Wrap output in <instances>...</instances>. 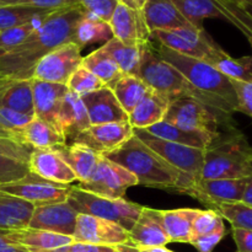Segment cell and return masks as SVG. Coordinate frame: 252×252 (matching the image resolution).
I'll list each match as a JSON object with an SVG mask.
<instances>
[{
  "label": "cell",
  "mask_w": 252,
  "mask_h": 252,
  "mask_svg": "<svg viewBox=\"0 0 252 252\" xmlns=\"http://www.w3.org/2000/svg\"><path fill=\"white\" fill-rule=\"evenodd\" d=\"M85 11L80 5L56 10L43 20L24 43L6 52L12 79H32L37 62L53 49L74 43V34Z\"/></svg>",
  "instance_id": "obj_1"
},
{
  "label": "cell",
  "mask_w": 252,
  "mask_h": 252,
  "mask_svg": "<svg viewBox=\"0 0 252 252\" xmlns=\"http://www.w3.org/2000/svg\"><path fill=\"white\" fill-rule=\"evenodd\" d=\"M103 157L134 175L140 186L171 189L186 194L193 186L179 170L134 134L115 150L103 154Z\"/></svg>",
  "instance_id": "obj_2"
},
{
  "label": "cell",
  "mask_w": 252,
  "mask_h": 252,
  "mask_svg": "<svg viewBox=\"0 0 252 252\" xmlns=\"http://www.w3.org/2000/svg\"><path fill=\"white\" fill-rule=\"evenodd\" d=\"M138 76L153 90L166 96L169 101L179 97L192 98L216 112L233 117L234 112L228 106L199 91L176 68L162 61L155 52L152 39L142 46Z\"/></svg>",
  "instance_id": "obj_3"
},
{
  "label": "cell",
  "mask_w": 252,
  "mask_h": 252,
  "mask_svg": "<svg viewBox=\"0 0 252 252\" xmlns=\"http://www.w3.org/2000/svg\"><path fill=\"white\" fill-rule=\"evenodd\" d=\"M252 177V145L238 128L221 132L204 150L201 179Z\"/></svg>",
  "instance_id": "obj_4"
},
{
  "label": "cell",
  "mask_w": 252,
  "mask_h": 252,
  "mask_svg": "<svg viewBox=\"0 0 252 252\" xmlns=\"http://www.w3.org/2000/svg\"><path fill=\"white\" fill-rule=\"evenodd\" d=\"M152 43L158 56L176 68L199 91L220 101L234 113L239 112L238 96L231 79L206 62L182 56L155 41Z\"/></svg>",
  "instance_id": "obj_5"
},
{
  "label": "cell",
  "mask_w": 252,
  "mask_h": 252,
  "mask_svg": "<svg viewBox=\"0 0 252 252\" xmlns=\"http://www.w3.org/2000/svg\"><path fill=\"white\" fill-rule=\"evenodd\" d=\"M182 16L197 29L206 19H221L234 25L252 44V12L235 0H172Z\"/></svg>",
  "instance_id": "obj_6"
},
{
  "label": "cell",
  "mask_w": 252,
  "mask_h": 252,
  "mask_svg": "<svg viewBox=\"0 0 252 252\" xmlns=\"http://www.w3.org/2000/svg\"><path fill=\"white\" fill-rule=\"evenodd\" d=\"M162 121L181 129L208 133L214 137L221 132L236 128L233 117H226L206 107L198 101L186 97L174 98L170 101Z\"/></svg>",
  "instance_id": "obj_7"
},
{
  "label": "cell",
  "mask_w": 252,
  "mask_h": 252,
  "mask_svg": "<svg viewBox=\"0 0 252 252\" xmlns=\"http://www.w3.org/2000/svg\"><path fill=\"white\" fill-rule=\"evenodd\" d=\"M66 202L78 214H86L113 221L127 231L132 229L143 211V206L138 203H133L125 198H105L83 191L78 186H73Z\"/></svg>",
  "instance_id": "obj_8"
},
{
  "label": "cell",
  "mask_w": 252,
  "mask_h": 252,
  "mask_svg": "<svg viewBox=\"0 0 252 252\" xmlns=\"http://www.w3.org/2000/svg\"><path fill=\"white\" fill-rule=\"evenodd\" d=\"M133 134L139 138L150 149L158 153L162 159L166 160L171 166L179 170L192 184L194 185L198 180H201L206 149H198V148L167 142V140L154 137L145 129L133 128Z\"/></svg>",
  "instance_id": "obj_9"
},
{
  "label": "cell",
  "mask_w": 252,
  "mask_h": 252,
  "mask_svg": "<svg viewBox=\"0 0 252 252\" xmlns=\"http://www.w3.org/2000/svg\"><path fill=\"white\" fill-rule=\"evenodd\" d=\"M150 38L182 56L209 63L221 47L207 33L204 29H176L170 31H155Z\"/></svg>",
  "instance_id": "obj_10"
},
{
  "label": "cell",
  "mask_w": 252,
  "mask_h": 252,
  "mask_svg": "<svg viewBox=\"0 0 252 252\" xmlns=\"http://www.w3.org/2000/svg\"><path fill=\"white\" fill-rule=\"evenodd\" d=\"M71 189V185L48 181L32 171L17 181L0 185L1 192L29 202L34 207L66 202Z\"/></svg>",
  "instance_id": "obj_11"
},
{
  "label": "cell",
  "mask_w": 252,
  "mask_h": 252,
  "mask_svg": "<svg viewBox=\"0 0 252 252\" xmlns=\"http://www.w3.org/2000/svg\"><path fill=\"white\" fill-rule=\"evenodd\" d=\"M137 185L138 180L134 175L101 155L90 179L86 182H80L78 187L100 197L118 199L123 198L128 189Z\"/></svg>",
  "instance_id": "obj_12"
},
{
  "label": "cell",
  "mask_w": 252,
  "mask_h": 252,
  "mask_svg": "<svg viewBox=\"0 0 252 252\" xmlns=\"http://www.w3.org/2000/svg\"><path fill=\"white\" fill-rule=\"evenodd\" d=\"M81 48L75 43H66L47 53L37 62L32 78L37 80L66 85L71 74L81 65Z\"/></svg>",
  "instance_id": "obj_13"
},
{
  "label": "cell",
  "mask_w": 252,
  "mask_h": 252,
  "mask_svg": "<svg viewBox=\"0 0 252 252\" xmlns=\"http://www.w3.org/2000/svg\"><path fill=\"white\" fill-rule=\"evenodd\" d=\"M74 241L94 245L113 246L129 245V233L118 224L97 217L79 214L76 218Z\"/></svg>",
  "instance_id": "obj_14"
},
{
  "label": "cell",
  "mask_w": 252,
  "mask_h": 252,
  "mask_svg": "<svg viewBox=\"0 0 252 252\" xmlns=\"http://www.w3.org/2000/svg\"><path fill=\"white\" fill-rule=\"evenodd\" d=\"M251 179H201L187 194L213 208L221 203H236L241 201L244 189Z\"/></svg>",
  "instance_id": "obj_15"
},
{
  "label": "cell",
  "mask_w": 252,
  "mask_h": 252,
  "mask_svg": "<svg viewBox=\"0 0 252 252\" xmlns=\"http://www.w3.org/2000/svg\"><path fill=\"white\" fill-rule=\"evenodd\" d=\"M133 135V127L128 121L126 122L105 123L90 126L81 132L73 144L83 145L98 154L103 155L120 147ZM71 144V143H70Z\"/></svg>",
  "instance_id": "obj_16"
},
{
  "label": "cell",
  "mask_w": 252,
  "mask_h": 252,
  "mask_svg": "<svg viewBox=\"0 0 252 252\" xmlns=\"http://www.w3.org/2000/svg\"><path fill=\"white\" fill-rule=\"evenodd\" d=\"M78 216L79 214L69 206L68 202L34 207L27 228L73 238Z\"/></svg>",
  "instance_id": "obj_17"
},
{
  "label": "cell",
  "mask_w": 252,
  "mask_h": 252,
  "mask_svg": "<svg viewBox=\"0 0 252 252\" xmlns=\"http://www.w3.org/2000/svg\"><path fill=\"white\" fill-rule=\"evenodd\" d=\"M113 37L129 46H142L150 39V32L142 11L118 2L108 21Z\"/></svg>",
  "instance_id": "obj_18"
},
{
  "label": "cell",
  "mask_w": 252,
  "mask_h": 252,
  "mask_svg": "<svg viewBox=\"0 0 252 252\" xmlns=\"http://www.w3.org/2000/svg\"><path fill=\"white\" fill-rule=\"evenodd\" d=\"M129 245L135 249L161 248L170 244L162 225L161 211L143 207L139 218L129 231Z\"/></svg>",
  "instance_id": "obj_19"
},
{
  "label": "cell",
  "mask_w": 252,
  "mask_h": 252,
  "mask_svg": "<svg viewBox=\"0 0 252 252\" xmlns=\"http://www.w3.org/2000/svg\"><path fill=\"white\" fill-rule=\"evenodd\" d=\"M88 112L91 126L126 122L128 115L121 107L112 89L103 86L100 90L80 96Z\"/></svg>",
  "instance_id": "obj_20"
},
{
  "label": "cell",
  "mask_w": 252,
  "mask_h": 252,
  "mask_svg": "<svg viewBox=\"0 0 252 252\" xmlns=\"http://www.w3.org/2000/svg\"><path fill=\"white\" fill-rule=\"evenodd\" d=\"M90 126L88 112L81 97L71 91H68L57 113V129L63 135L66 144H70Z\"/></svg>",
  "instance_id": "obj_21"
},
{
  "label": "cell",
  "mask_w": 252,
  "mask_h": 252,
  "mask_svg": "<svg viewBox=\"0 0 252 252\" xmlns=\"http://www.w3.org/2000/svg\"><path fill=\"white\" fill-rule=\"evenodd\" d=\"M32 95H33L34 117L46 121L56 127L57 113L63 102L64 96L68 94L66 85L31 79ZM57 128V127H56Z\"/></svg>",
  "instance_id": "obj_22"
},
{
  "label": "cell",
  "mask_w": 252,
  "mask_h": 252,
  "mask_svg": "<svg viewBox=\"0 0 252 252\" xmlns=\"http://www.w3.org/2000/svg\"><path fill=\"white\" fill-rule=\"evenodd\" d=\"M142 12L150 33L194 27L182 16L172 0H147Z\"/></svg>",
  "instance_id": "obj_23"
},
{
  "label": "cell",
  "mask_w": 252,
  "mask_h": 252,
  "mask_svg": "<svg viewBox=\"0 0 252 252\" xmlns=\"http://www.w3.org/2000/svg\"><path fill=\"white\" fill-rule=\"evenodd\" d=\"M30 171L48 181L71 185L76 177L54 149H33L30 157Z\"/></svg>",
  "instance_id": "obj_24"
},
{
  "label": "cell",
  "mask_w": 252,
  "mask_h": 252,
  "mask_svg": "<svg viewBox=\"0 0 252 252\" xmlns=\"http://www.w3.org/2000/svg\"><path fill=\"white\" fill-rule=\"evenodd\" d=\"M4 236L7 241L14 245L20 246L29 252L53 250L69 245L74 241L71 236L62 235V234L51 233L46 230H37V229H19V230H2Z\"/></svg>",
  "instance_id": "obj_25"
},
{
  "label": "cell",
  "mask_w": 252,
  "mask_h": 252,
  "mask_svg": "<svg viewBox=\"0 0 252 252\" xmlns=\"http://www.w3.org/2000/svg\"><path fill=\"white\" fill-rule=\"evenodd\" d=\"M169 102L166 96L150 88L149 93L128 115V122L134 129H145L152 127L164 120Z\"/></svg>",
  "instance_id": "obj_26"
},
{
  "label": "cell",
  "mask_w": 252,
  "mask_h": 252,
  "mask_svg": "<svg viewBox=\"0 0 252 252\" xmlns=\"http://www.w3.org/2000/svg\"><path fill=\"white\" fill-rule=\"evenodd\" d=\"M68 164L76 177V181L86 182L93 175L101 154L78 144H62L53 148Z\"/></svg>",
  "instance_id": "obj_27"
},
{
  "label": "cell",
  "mask_w": 252,
  "mask_h": 252,
  "mask_svg": "<svg viewBox=\"0 0 252 252\" xmlns=\"http://www.w3.org/2000/svg\"><path fill=\"white\" fill-rule=\"evenodd\" d=\"M145 130L154 137L160 138V139L186 145V147L198 148V149H207L213 142V139L218 137V135L214 137L208 133L189 132V130L181 129L176 126L165 122V121H161V122L157 123L149 128H145Z\"/></svg>",
  "instance_id": "obj_28"
},
{
  "label": "cell",
  "mask_w": 252,
  "mask_h": 252,
  "mask_svg": "<svg viewBox=\"0 0 252 252\" xmlns=\"http://www.w3.org/2000/svg\"><path fill=\"white\" fill-rule=\"evenodd\" d=\"M34 206L0 191V229L19 230L29 225Z\"/></svg>",
  "instance_id": "obj_29"
},
{
  "label": "cell",
  "mask_w": 252,
  "mask_h": 252,
  "mask_svg": "<svg viewBox=\"0 0 252 252\" xmlns=\"http://www.w3.org/2000/svg\"><path fill=\"white\" fill-rule=\"evenodd\" d=\"M201 209L180 208L161 211L162 225L170 243L189 244L192 239V224Z\"/></svg>",
  "instance_id": "obj_30"
},
{
  "label": "cell",
  "mask_w": 252,
  "mask_h": 252,
  "mask_svg": "<svg viewBox=\"0 0 252 252\" xmlns=\"http://www.w3.org/2000/svg\"><path fill=\"white\" fill-rule=\"evenodd\" d=\"M19 134L22 142L33 149H53L58 145L66 144L63 135L53 125L36 117L27 123Z\"/></svg>",
  "instance_id": "obj_31"
},
{
  "label": "cell",
  "mask_w": 252,
  "mask_h": 252,
  "mask_svg": "<svg viewBox=\"0 0 252 252\" xmlns=\"http://www.w3.org/2000/svg\"><path fill=\"white\" fill-rule=\"evenodd\" d=\"M142 46H129L113 37L101 46V48L117 64L122 74L138 76L142 58Z\"/></svg>",
  "instance_id": "obj_32"
},
{
  "label": "cell",
  "mask_w": 252,
  "mask_h": 252,
  "mask_svg": "<svg viewBox=\"0 0 252 252\" xmlns=\"http://www.w3.org/2000/svg\"><path fill=\"white\" fill-rule=\"evenodd\" d=\"M111 89L120 102L121 107L126 111L127 115L134 110L135 106L150 90L149 86L139 76L125 75V74L111 86Z\"/></svg>",
  "instance_id": "obj_33"
},
{
  "label": "cell",
  "mask_w": 252,
  "mask_h": 252,
  "mask_svg": "<svg viewBox=\"0 0 252 252\" xmlns=\"http://www.w3.org/2000/svg\"><path fill=\"white\" fill-rule=\"evenodd\" d=\"M111 38H113V33L108 22L102 21L85 12L84 17L76 26L74 43L78 44L83 49L85 46L97 43V42L106 43Z\"/></svg>",
  "instance_id": "obj_34"
},
{
  "label": "cell",
  "mask_w": 252,
  "mask_h": 252,
  "mask_svg": "<svg viewBox=\"0 0 252 252\" xmlns=\"http://www.w3.org/2000/svg\"><path fill=\"white\" fill-rule=\"evenodd\" d=\"M208 64L218 69L231 80L252 83V56L233 58L224 49H221Z\"/></svg>",
  "instance_id": "obj_35"
},
{
  "label": "cell",
  "mask_w": 252,
  "mask_h": 252,
  "mask_svg": "<svg viewBox=\"0 0 252 252\" xmlns=\"http://www.w3.org/2000/svg\"><path fill=\"white\" fill-rule=\"evenodd\" d=\"M81 66L91 71L108 88H111L123 75L117 64L101 47L86 57H83Z\"/></svg>",
  "instance_id": "obj_36"
},
{
  "label": "cell",
  "mask_w": 252,
  "mask_h": 252,
  "mask_svg": "<svg viewBox=\"0 0 252 252\" xmlns=\"http://www.w3.org/2000/svg\"><path fill=\"white\" fill-rule=\"evenodd\" d=\"M54 11L53 10L24 6V5L0 6V32L12 29V27L30 24V22H33L38 19H43V17H47Z\"/></svg>",
  "instance_id": "obj_37"
},
{
  "label": "cell",
  "mask_w": 252,
  "mask_h": 252,
  "mask_svg": "<svg viewBox=\"0 0 252 252\" xmlns=\"http://www.w3.org/2000/svg\"><path fill=\"white\" fill-rule=\"evenodd\" d=\"M223 219L228 220L234 228L252 230V208L241 202L236 203H221L214 207Z\"/></svg>",
  "instance_id": "obj_38"
},
{
  "label": "cell",
  "mask_w": 252,
  "mask_h": 252,
  "mask_svg": "<svg viewBox=\"0 0 252 252\" xmlns=\"http://www.w3.org/2000/svg\"><path fill=\"white\" fill-rule=\"evenodd\" d=\"M217 231H225L223 218L214 209H207V211L201 209V212L194 218L193 224H192L191 241L193 239L199 238V236L209 235V234L217 233Z\"/></svg>",
  "instance_id": "obj_39"
},
{
  "label": "cell",
  "mask_w": 252,
  "mask_h": 252,
  "mask_svg": "<svg viewBox=\"0 0 252 252\" xmlns=\"http://www.w3.org/2000/svg\"><path fill=\"white\" fill-rule=\"evenodd\" d=\"M69 91L76 94L79 96H84L86 94L94 93V91L100 90L101 88L106 86L102 81L98 78H96L91 71L84 66H79L71 76L69 78L68 83H66Z\"/></svg>",
  "instance_id": "obj_40"
},
{
  "label": "cell",
  "mask_w": 252,
  "mask_h": 252,
  "mask_svg": "<svg viewBox=\"0 0 252 252\" xmlns=\"http://www.w3.org/2000/svg\"><path fill=\"white\" fill-rule=\"evenodd\" d=\"M44 19L46 17L38 19L33 22H30V24L22 25V26L12 27V29L0 32V51L9 52L11 49L16 48L21 43H24L27 37L43 22Z\"/></svg>",
  "instance_id": "obj_41"
},
{
  "label": "cell",
  "mask_w": 252,
  "mask_h": 252,
  "mask_svg": "<svg viewBox=\"0 0 252 252\" xmlns=\"http://www.w3.org/2000/svg\"><path fill=\"white\" fill-rule=\"evenodd\" d=\"M29 172L30 164L27 161L0 154V185L17 181Z\"/></svg>",
  "instance_id": "obj_42"
},
{
  "label": "cell",
  "mask_w": 252,
  "mask_h": 252,
  "mask_svg": "<svg viewBox=\"0 0 252 252\" xmlns=\"http://www.w3.org/2000/svg\"><path fill=\"white\" fill-rule=\"evenodd\" d=\"M118 2V0H78V4L86 14L106 22L110 21Z\"/></svg>",
  "instance_id": "obj_43"
},
{
  "label": "cell",
  "mask_w": 252,
  "mask_h": 252,
  "mask_svg": "<svg viewBox=\"0 0 252 252\" xmlns=\"http://www.w3.org/2000/svg\"><path fill=\"white\" fill-rule=\"evenodd\" d=\"M7 5H24V6L54 11L79 4L78 0H0V6H7Z\"/></svg>",
  "instance_id": "obj_44"
},
{
  "label": "cell",
  "mask_w": 252,
  "mask_h": 252,
  "mask_svg": "<svg viewBox=\"0 0 252 252\" xmlns=\"http://www.w3.org/2000/svg\"><path fill=\"white\" fill-rule=\"evenodd\" d=\"M33 148L26 143L10 138H0V154L30 162Z\"/></svg>",
  "instance_id": "obj_45"
},
{
  "label": "cell",
  "mask_w": 252,
  "mask_h": 252,
  "mask_svg": "<svg viewBox=\"0 0 252 252\" xmlns=\"http://www.w3.org/2000/svg\"><path fill=\"white\" fill-rule=\"evenodd\" d=\"M234 89L236 91L239 102V112L252 117V83L231 80Z\"/></svg>",
  "instance_id": "obj_46"
},
{
  "label": "cell",
  "mask_w": 252,
  "mask_h": 252,
  "mask_svg": "<svg viewBox=\"0 0 252 252\" xmlns=\"http://www.w3.org/2000/svg\"><path fill=\"white\" fill-rule=\"evenodd\" d=\"M116 250H117V248H113V246L94 245V244L73 241L69 245L53 249V250H42L32 252H116Z\"/></svg>",
  "instance_id": "obj_47"
},
{
  "label": "cell",
  "mask_w": 252,
  "mask_h": 252,
  "mask_svg": "<svg viewBox=\"0 0 252 252\" xmlns=\"http://www.w3.org/2000/svg\"><path fill=\"white\" fill-rule=\"evenodd\" d=\"M225 231H217V233L209 234V235L199 236L191 241V245L198 250V252H212L214 248L221 241L225 236Z\"/></svg>",
  "instance_id": "obj_48"
},
{
  "label": "cell",
  "mask_w": 252,
  "mask_h": 252,
  "mask_svg": "<svg viewBox=\"0 0 252 252\" xmlns=\"http://www.w3.org/2000/svg\"><path fill=\"white\" fill-rule=\"evenodd\" d=\"M231 235L236 245V252H252V230L231 226Z\"/></svg>",
  "instance_id": "obj_49"
},
{
  "label": "cell",
  "mask_w": 252,
  "mask_h": 252,
  "mask_svg": "<svg viewBox=\"0 0 252 252\" xmlns=\"http://www.w3.org/2000/svg\"><path fill=\"white\" fill-rule=\"evenodd\" d=\"M1 79H12L9 59H7L6 52L4 51H0V80Z\"/></svg>",
  "instance_id": "obj_50"
},
{
  "label": "cell",
  "mask_w": 252,
  "mask_h": 252,
  "mask_svg": "<svg viewBox=\"0 0 252 252\" xmlns=\"http://www.w3.org/2000/svg\"><path fill=\"white\" fill-rule=\"evenodd\" d=\"M0 252H29L25 249L20 248V246L14 245L10 241L6 240L4 236V231L0 229Z\"/></svg>",
  "instance_id": "obj_51"
},
{
  "label": "cell",
  "mask_w": 252,
  "mask_h": 252,
  "mask_svg": "<svg viewBox=\"0 0 252 252\" xmlns=\"http://www.w3.org/2000/svg\"><path fill=\"white\" fill-rule=\"evenodd\" d=\"M240 202L243 204H245V206H249L252 208V179L248 182V185H246Z\"/></svg>",
  "instance_id": "obj_52"
},
{
  "label": "cell",
  "mask_w": 252,
  "mask_h": 252,
  "mask_svg": "<svg viewBox=\"0 0 252 252\" xmlns=\"http://www.w3.org/2000/svg\"><path fill=\"white\" fill-rule=\"evenodd\" d=\"M118 1L122 2V4H125V5H127V6L130 7V9L142 11V9L144 7L147 0H118Z\"/></svg>",
  "instance_id": "obj_53"
},
{
  "label": "cell",
  "mask_w": 252,
  "mask_h": 252,
  "mask_svg": "<svg viewBox=\"0 0 252 252\" xmlns=\"http://www.w3.org/2000/svg\"><path fill=\"white\" fill-rule=\"evenodd\" d=\"M0 138H10V139H17V140H21V138L19 137L17 134H15V133L10 132V130H6L4 129L2 127H0Z\"/></svg>",
  "instance_id": "obj_54"
},
{
  "label": "cell",
  "mask_w": 252,
  "mask_h": 252,
  "mask_svg": "<svg viewBox=\"0 0 252 252\" xmlns=\"http://www.w3.org/2000/svg\"><path fill=\"white\" fill-rule=\"evenodd\" d=\"M137 252H174L169 249H166V246H161V248H150V249H137Z\"/></svg>",
  "instance_id": "obj_55"
},
{
  "label": "cell",
  "mask_w": 252,
  "mask_h": 252,
  "mask_svg": "<svg viewBox=\"0 0 252 252\" xmlns=\"http://www.w3.org/2000/svg\"><path fill=\"white\" fill-rule=\"evenodd\" d=\"M116 252H137V249L133 248V246L130 245H121L117 246Z\"/></svg>",
  "instance_id": "obj_56"
},
{
  "label": "cell",
  "mask_w": 252,
  "mask_h": 252,
  "mask_svg": "<svg viewBox=\"0 0 252 252\" xmlns=\"http://www.w3.org/2000/svg\"><path fill=\"white\" fill-rule=\"evenodd\" d=\"M236 2H239L240 5H243L244 7H246L248 10H252V0H235Z\"/></svg>",
  "instance_id": "obj_57"
}]
</instances>
